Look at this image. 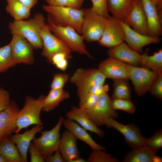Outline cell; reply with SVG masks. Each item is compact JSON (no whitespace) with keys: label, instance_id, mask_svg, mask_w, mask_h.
Returning a JSON list of instances; mask_svg holds the SVG:
<instances>
[{"label":"cell","instance_id":"cell-1","mask_svg":"<svg viewBox=\"0 0 162 162\" xmlns=\"http://www.w3.org/2000/svg\"><path fill=\"white\" fill-rule=\"evenodd\" d=\"M45 24V19L43 14L37 13L28 20H14L10 22L8 28L12 35L21 36L28 41L34 49L38 50L43 48L40 32Z\"/></svg>","mask_w":162,"mask_h":162},{"label":"cell","instance_id":"cell-2","mask_svg":"<svg viewBox=\"0 0 162 162\" xmlns=\"http://www.w3.org/2000/svg\"><path fill=\"white\" fill-rule=\"evenodd\" d=\"M106 79L98 69L79 68L76 70L69 80L77 88L79 107L83 104L91 87L97 84H104Z\"/></svg>","mask_w":162,"mask_h":162},{"label":"cell","instance_id":"cell-3","mask_svg":"<svg viewBox=\"0 0 162 162\" xmlns=\"http://www.w3.org/2000/svg\"><path fill=\"white\" fill-rule=\"evenodd\" d=\"M46 20V24L52 32L61 40L71 52L92 58L84 43L83 36L74 28L70 26L57 24L48 15Z\"/></svg>","mask_w":162,"mask_h":162},{"label":"cell","instance_id":"cell-4","mask_svg":"<svg viewBox=\"0 0 162 162\" xmlns=\"http://www.w3.org/2000/svg\"><path fill=\"white\" fill-rule=\"evenodd\" d=\"M42 8L56 23L70 26L81 34L84 8L75 9L67 6L42 5Z\"/></svg>","mask_w":162,"mask_h":162},{"label":"cell","instance_id":"cell-5","mask_svg":"<svg viewBox=\"0 0 162 162\" xmlns=\"http://www.w3.org/2000/svg\"><path fill=\"white\" fill-rule=\"evenodd\" d=\"M44 97L41 95L37 99L29 96L26 98L24 106L20 110L17 117L15 133H19L22 129L32 125L43 126L40 115Z\"/></svg>","mask_w":162,"mask_h":162},{"label":"cell","instance_id":"cell-6","mask_svg":"<svg viewBox=\"0 0 162 162\" xmlns=\"http://www.w3.org/2000/svg\"><path fill=\"white\" fill-rule=\"evenodd\" d=\"M107 19L93 11L84 8L81 34L88 42L98 41L102 34Z\"/></svg>","mask_w":162,"mask_h":162},{"label":"cell","instance_id":"cell-7","mask_svg":"<svg viewBox=\"0 0 162 162\" xmlns=\"http://www.w3.org/2000/svg\"><path fill=\"white\" fill-rule=\"evenodd\" d=\"M64 119L63 117L60 116L52 128L49 130L41 131L40 136L32 140L34 146L45 160L58 150L61 138L60 132Z\"/></svg>","mask_w":162,"mask_h":162},{"label":"cell","instance_id":"cell-8","mask_svg":"<svg viewBox=\"0 0 162 162\" xmlns=\"http://www.w3.org/2000/svg\"><path fill=\"white\" fill-rule=\"evenodd\" d=\"M129 80L137 96H142L148 91L159 74L147 68L126 64Z\"/></svg>","mask_w":162,"mask_h":162},{"label":"cell","instance_id":"cell-9","mask_svg":"<svg viewBox=\"0 0 162 162\" xmlns=\"http://www.w3.org/2000/svg\"><path fill=\"white\" fill-rule=\"evenodd\" d=\"M104 123L107 127L121 133L127 144L132 149L144 145L146 138L142 135L139 128L135 124H124L111 118L105 119Z\"/></svg>","mask_w":162,"mask_h":162},{"label":"cell","instance_id":"cell-10","mask_svg":"<svg viewBox=\"0 0 162 162\" xmlns=\"http://www.w3.org/2000/svg\"><path fill=\"white\" fill-rule=\"evenodd\" d=\"M112 99L108 93L99 96L96 104L92 108L84 110L89 118L97 126L104 125L105 119L108 118H115L118 114L112 106Z\"/></svg>","mask_w":162,"mask_h":162},{"label":"cell","instance_id":"cell-11","mask_svg":"<svg viewBox=\"0 0 162 162\" xmlns=\"http://www.w3.org/2000/svg\"><path fill=\"white\" fill-rule=\"evenodd\" d=\"M124 34L118 20L112 16L107 19L102 36L98 41L100 46L110 49L124 41Z\"/></svg>","mask_w":162,"mask_h":162},{"label":"cell","instance_id":"cell-12","mask_svg":"<svg viewBox=\"0 0 162 162\" xmlns=\"http://www.w3.org/2000/svg\"><path fill=\"white\" fill-rule=\"evenodd\" d=\"M134 30L148 35L147 19L142 0H132L123 21Z\"/></svg>","mask_w":162,"mask_h":162},{"label":"cell","instance_id":"cell-13","mask_svg":"<svg viewBox=\"0 0 162 162\" xmlns=\"http://www.w3.org/2000/svg\"><path fill=\"white\" fill-rule=\"evenodd\" d=\"M43 43L42 56L50 62L52 57L59 52L71 54L72 52L59 38L52 33L46 24L43 27L40 32Z\"/></svg>","mask_w":162,"mask_h":162},{"label":"cell","instance_id":"cell-14","mask_svg":"<svg viewBox=\"0 0 162 162\" xmlns=\"http://www.w3.org/2000/svg\"><path fill=\"white\" fill-rule=\"evenodd\" d=\"M9 43L13 59L16 64H31L33 63L34 49L24 38L18 34H12Z\"/></svg>","mask_w":162,"mask_h":162},{"label":"cell","instance_id":"cell-15","mask_svg":"<svg viewBox=\"0 0 162 162\" xmlns=\"http://www.w3.org/2000/svg\"><path fill=\"white\" fill-rule=\"evenodd\" d=\"M124 34V41L133 50L139 53L142 52L143 48L151 44L160 42L159 36H152L140 33L134 30L124 22L119 20Z\"/></svg>","mask_w":162,"mask_h":162},{"label":"cell","instance_id":"cell-16","mask_svg":"<svg viewBox=\"0 0 162 162\" xmlns=\"http://www.w3.org/2000/svg\"><path fill=\"white\" fill-rule=\"evenodd\" d=\"M20 109L12 100L9 105L0 112V142L8 139L16 129L17 117Z\"/></svg>","mask_w":162,"mask_h":162},{"label":"cell","instance_id":"cell-17","mask_svg":"<svg viewBox=\"0 0 162 162\" xmlns=\"http://www.w3.org/2000/svg\"><path fill=\"white\" fill-rule=\"evenodd\" d=\"M126 63L109 57L101 62L98 69L106 78L113 80L119 79L129 80Z\"/></svg>","mask_w":162,"mask_h":162},{"label":"cell","instance_id":"cell-18","mask_svg":"<svg viewBox=\"0 0 162 162\" xmlns=\"http://www.w3.org/2000/svg\"><path fill=\"white\" fill-rule=\"evenodd\" d=\"M43 128L42 126L35 125L30 130H26L23 133H15L12 134L9 137V139L16 146L23 162L27 161V152L31 142L37 133L42 131Z\"/></svg>","mask_w":162,"mask_h":162},{"label":"cell","instance_id":"cell-19","mask_svg":"<svg viewBox=\"0 0 162 162\" xmlns=\"http://www.w3.org/2000/svg\"><path fill=\"white\" fill-rule=\"evenodd\" d=\"M147 23L148 35L159 36L162 35V16L150 0H142Z\"/></svg>","mask_w":162,"mask_h":162},{"label":"cell","instance_id":"cell-20","mask_svg":"<svg viewBox=\"0 0 162 162\" xmlns=\"http://www.w3.org/2000/svg\"><path fill=\"white\" fill-rule=\"evenodd\" d=\"M107 53L109 57L127 64L136 66H140L141 54L132 50L124 42L109 49Z\"/></svg>","mask_w":162,"mask_h":162},{"label":"cell","instance_id":"cell-21","mask_svg":"<svg viewBox=\"0 0 162 162\" xmlns=\"http://www.w3.org/2000/svg\"><path fill=\"white\" fill-rule=\"evenodd\" d=\"M76 137L70 131H64L60 138L58 151L65 162H72L80 157Z\"/></svg>","mask_w":162,"mask_h":162},{"label":"cell","instance_id":"cell-22","mask_svg":"<svg viewBox=\"0 0 162 162\" xmlns=\"http://www.w3.org/2000/svg\"><path fill=\"white\" fill-rule=\"evenodd\" d=\"M67 118L75 121L86 130L93 132L100 138L104 136L103 130L99 129L89 118L84 109L74 106L66 114Z\"/></svg>","mask_w":162,"mask_h":162},{"label":"cell","instance_id":"cell-23","mask_svg":"<svg viewBox=\"0 0 162 162\" xmlns=\"http://www.w3.org/2000/svg\"><path fill=\"white\" fill-rule=\"evenodd\" d=\"M62 125L77 139L81 140L88 145L92 150H101L105 151V148L96 143L86 129L74 121L68 118L64 119Z\"/></svg>","mask_w":162,"mask_h":162},{"label":"cell","instance_id":"cell-24","mask_svg":"<svg viewBox=\"0 0 162 162\" xmlns=\"http://www.w3.org/2000/svg\"><path fill=\"white\" fill-rule=\"evenodd\" d=\"M161 158L157 156L148 147L142 146L133 149L127 153L122 161L123 162H161Z\"/></svg>","mask_w":162,"mask_h":162},{"label":"cell","instance_id":"cell-25","mask_svg":"<svg viewBox=\"0 0 162 162\" xmlns=\"http://www.w3.org/2000/svg\"><path fill=\"white\" fill-rule=\"evenodd\" d=\"M70 95L69 92L63 89H51L47 95L44 97L42 101V110L49 112L54 110L60 103L69 99Z\"/></svg>","mask_w":162,"mask_h":162},{"label":"cell","instance_id":"cell-26","mask_svg":"<svg viewBox=\"0 0 162 162\" xmlns=\"http://www.w3.org/2000/svg\"><path fill=\"white\" fill-rule=\"evenodd\" d=\"M147 50L141 54V65L158 74L162 73V49H160L153 55H148Z\"/></svg>","mask_w":162,"mask_h":162},{"label":"cell","instance_id":"cell-27","mask_svg":"<svg viewBox=\"0 0 162 162\" xmlns=\"http://www.w3.org/2000/svg\"><path fill=\"white\" fill-rule=\"evenodd\" d=\"M7 2L6 10L14 20H24L31 15V9L18 0H4Z\"/></svg>","mask_w":162,"mask_h":162},{"label":"cell","instance_id":"cell-28","mask_svg":"<svg viewBox=\"0 0 162 162\" xmlns=\"http://www.w3.org/2000/svg\"><path fill=\"white\" fill-rule=\"evenodd\" d=\"M0 154L8 162H23L16 146L9 138L0 142Z\"/></svg>","mask_w":162,"mask_h":162},{"label":"cell","instance_id":"cell-29","mask_svg":"<svg viewBox=\"0 0 162 162\" xmlns=\"http://www.w3.org/2000/svg\"><path fill=\"white\" fill-rule=\"evenodd\" d=\"M132 0H107V9L112 16L123 21Z\"/></svg>","mask_w":162,"mask_h":162},{"label":"cell","instance_id":"cell-30","mask_svg":"<svg viewBox=\"0 0 162 162\" xmlns=\"http://www.w3.org/2000/svg\"><path fill=\"white\" fill-rule=\"evenodd\" d=\"M128 80L119 79L113 80L111 98L130 99L131 89Z\"/></svg>","mask_w":162,"mask_h":162},{"label":"cell","instance_id":"cell-31","mask_svg":"<svg viewBox=\"0 0 162 162\" xmlns=\"http://www.w3.org/2000/svg\"><path fill=\"white\" fill-rule=\"evenodd\" d=\"M15 64L10 44L0 47V73L6 71Z\"/></svg>","mask_w":162,"mask_h":162},{"label":"cell","instance_id":"cell-32","mask_svg":"<svg viewBox=\"0 0 162 162\" xmlns=\"http://www.w3.org/2000/svg\"><path fill=\"white\" fill-rule=\"evenodd\" d=\"M112 106L115 110H121L128 113H134L136 106L130 99H112Z\"/></svg>","mask_w":162,"mask_h":162},{"label":"cell","instance_id":"cell-33","mask_svg":"<svg viewBox=\"0 0 162 162\" xmlns=\"http://www.w3.org/2000/svg\"><path fill=\"white\" fill-rule=\"evenodd\" d=\"M156 154L162 147V129L157 130L153 135L146 139L144 145Z\"/></svg>","mask_w":162,"mask_h":162},{"label":"cell","instance_id":"cell-34","mask_svg":"<svg viewBox=\"0 0 162 162\" xmlns=\"http://www.w3.org/2000/svg\"><path fill=\"white\" fill-rule=\"evenodd\" d=\"M86 160L87 162H117L118 160L101 150H92Z\"/></svg>","mask_w":162,"mask_h":162},{"label":"cell","instance_id":"cell-35","mask_svg":"<svg viewBox=\"0 0 162 162\" xmlns=\"http://www.w3.org/2000/svg\"><path fill=\"white\" fill-rule=\"evenodd\" d=\"M92 3L91 9L106 19L110 17L107 9V0H90Z\"/></svg>","mask_w":162,"mask_h":162},{"label":"cell","instance_id":"cell-36","mask_svg":"<svg viewBox=\"0 0 162 162\" xmlns=\"http://www.w3.org/2000/svg\"><path fill=\"white\" fill-rule=\"evenodd\" d=\"M69 79V76L67 73L54 74L53 75V80L50 84L51 89H63Z\"/></svg>","mask_w":162,"mask_h":162},{"label":"cell","instance_id":"cell-37","mask_svg":"<svg viewBox=\"0 0 162 162\" xmlns=\"http://www.w3.org/2000/svg\"><path fill=\"white\" fill-rule=\"evenodd\" d=\"M148 91L152 95L160 100H162V73L158 74L151 86Z\"/></svg>","mask_w":162,"mask_h":162},{"label":"cell","instance_id":"cell-38","mask_svg":"<svg viewBox=\"0 0 162 162\" xmlns=\"http://www.w3.org/2000/svg\"><path fill=\"white\" fill-rule=\"evenodd\" d=\"M99 96L89 93L86 97L84 101L80 107L84 110L90 109L93 107L97 103Z\"/></svg>","mask_w":162,"mask_h":162},{"label":"cell","instance_id":"cell-39","mask_svg":"<svg viewBox=\"0 0 162 162\" xmlns=\"http://www.w3.org/2000/svg\"><path fill=\"white\" fill-rule=\"evenodd\" d=\"M11 101L9 92L3 89H0V112L9 105Z\"/></svg>","mask_w":162,"mask_h":162},{"label":"cell","instance_id":"cell-40","mask_svg":"<svg viewBox=\"0 0 162 162\" xmlns=\"http://www.w3.org/2000/svg\"><path fill=\"white\" fill-rule=\"evenodd\" d=\"M30 155L31 162H44L45 159L34 146L33 143L31 142L28 148Z\"/></svg>","mask_w":162,"mask_h":162},{"label":"cell","instance_id":"cell-41","mask_svg":"<svg viewBox=\"0 0 162 162\" xmlns=\"http://www.w3.org/2000/svg\"><path fill=\"white\" fill-rule=\"evenodd\" d=\"M109 86L107 84H98L92 86L89 92L99 96L108 93L109 90Z\"/></svg>","mask_w":162,"mask_h":162},{"label":"cell","instance_id":"cell-42","mask_svg":"<svg viewBox=\"0 0 162 162\" xmlns=\"http://www.w3.org/2000/svg\"><path fill=\"white\" fill-rule=\"evenodd\" d=\"M72 57L71 54L64 52H59L54 54L52 57L50 63L55 65L57 63L64 59H68Z\"/></svg>","mask_w":162,"mask_h":162},{"label":"cell","instance_id":"cell-43","mask_svg":"<svg viewBox=\"0 0 162 162\" xmlns=\"http://www.w3.org/2000/svg\"><path fill=\"white\" fill-rule=\"evenodd\" d=\"M45 160L48 162H65L58 150L48 156Z\"/></svg>","mask_w":162,"mask_h":162},{"label":"cell","instance_id":"cell-44","mask_svg":"<svg viewBox=\"0 0 162 162\" xmlns=\"http://www.w3.org/2000/svg\"><path fill=\"white\" fill-rule=\"evenodd\" d=\"M85 0H67V6L75 9L81 8Z\"/></svg>","mask_w":162,"mask_h":162},{"label":"cell","instance_id":"cell-45","mask_svg":"<svg viewBox=\"0 0 162 162\" xmlns=\"http://www.w3.org/2000/svg\"><path fill=\"white\" fill-rule=\"evenodd\" d=\"M47 5L52 6H67V0H45Z\"/></svg>","mask_w":162,"mask_h":162},{"label":"cell","instance_id":"cell-46","mask_svg":"<svg viewBox=\"0 0 162 162\" xmlns=\"http://www.w3.org/2000/svg\"><path fill=\"white\" fill-rule=\"evenodd\" d=\"M27 8L31 9L36 4L38 0H18Z\"/></svg>","mask_w":162,"mask_h":162},{"label":"cell","instance_id":"cell-47","mask_svg":"<svg viewBox=\"0 0 162 162\" xmlns=\"http://www.w3.org/2000/svg\"><path fill=\"white\" fill-rule=\"evenodd\" d=\"M55 65L58 69L62 71H64L68 67V59H64L57 63Z\"/></svg>","mask_w":162,"mask_h":162},{"label":"cell","instance_id":"cell-48","mask_svg":"<svg viewBox=\"0 0 162 162\" xmlns=\"http://www.w3.org/2000/svg\"><path fill=\"white\" fill-rule=\"evenodd\" d=\"M155 6L159 14L162 16V0H150Z\"/></svg>","mask_w":162,"mask_h":162},{"label":"cell","instance_id":"cell-49","mask_svg":"<svg viewBox=\"0 0 162 162\" xmlns=\"http://www.w3.org/2000/svg\"><path fill=\"white\" fill-rule=\"evenodd\" d=\"M72 162H87L86 160L80 157L74 160Z\"/></svg>","mask_w":162,"mask_h":162},{"label":"cell","instance_id":"cell-50","mask_svg":"<svg viewBox=\"0 0 162 162\" xmlns=\"http://www.w3.org/2000/svg\"><path fill=\"white\" fill-rule=\"evenodd\" d=\"M0 162H8L6 159L0 154Z\"/></svg>","mask_w":162,"mask_h":162}]
</instances>
